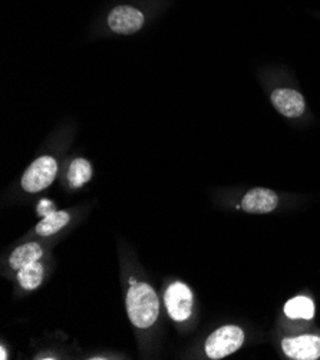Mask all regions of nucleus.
<instances>
[{"mask_svg": "<svg viewBox=\"0 0 320 360\" xmlns=\"http://www.w3.org/2000/svg\"><path fill=\"white\" fill-rule=\"evenodd\" d=\"M92 178V165L84 158H77L70 162L68 179L72 187H82Z\"/></svg>", "mask_w": 320, "mask_h": 360, "instance_id": "13", "label": "nucleus"}, {"mask_svg": "<svg viewBox=\"0 0 320 360\" xmlns=\"http://www.w3.org/2000/svg\"><path fill=\"white\" fill-rule=\"evenodd\" d=\"M279 202V197L274 191L267 188H253L241 200V208L250 214H267L271 212Z\"/></svg>", "mask_w": 320, "mask_h": 360, "instance_id": "8", "label": "nucleus"}, {"mask_svg": "<svg viewBox=\"0 0 320 360\" xmlns=\"http://www.w3.org/2000/svg\"><path fill=\"white\" fill-rule=\"evenodd\" d=\"M281 349L288 357L295 360H316L320 357V338L305 335L284 339L281 342Z\"/></svg>", "mask_w": 320, "mask_h": 360, "instance_id": "7", "label": "nucleus"}, {"mask_svg": "<svg viewBox=\"0 0 320 360\" xmlns=\"http://www.w3.org/2000/svg\"><path fill=\"white\" fill-rule=\"evenodd\" d=\"M44 256V250L38 243H26L19 245L9 257V266L13 270H20L22 267L39 262Z\"/></svg>", "mask_w": 320, "mask_h": 360, "instance_id": "9", "label": "nucleus"}, {"mask_svg": "<svg viewBox=\"0 0 320 360\" xmlns=\"http://www.w3.org/2000/svg\"><path fill=\"white\" fill-rule=\"evenodd\" d=\"M106 25L117 34H134L146 25V15L129 5H120L111 9Z\"/></svg>", "mask_w": 320, "mask_h": 360, "instance_id": "4", "label": "nucleus"}, {"mask_svg": "<svg viewBox=\"0 0 320 360\" xmlns=\"http://www.w3.org/2000/svg\"><path fill=\"white\" fill-rule=\"evenodd\" d=\"M164 302L172 320L184 321L191 316L193 293L187 284L181 281L172 283L164 295Z\"/></svg>", "mask_w": 320, "mask_h": 360, "instance_id": "5", "label": "nucleus"}, {"mask_svg": "<svg viewBox=\"0 0 320 360\" xmlns=\"http://www.w3.org/2000/svg\"><path fill=\"white\" fill-rule=\"evenodd\" d=\"M271 103L276 110L288 118H297L303 115L306 102L300 92L290 88H277L270 95Z\"/></svg>", "mask_w": 320, "mask_h": 360, "instance_id": "6", "label": "nucleus"}, {"mask_svg": "<svg viewBox=\"0 0 320 360\" xmlns=\"http://www.w3.org/2000/svg\"><path fill=\"white\" fill-rule=\"evenodd\" d=\"M0 359H2V360H6V359H8V353H6V350H5L4 346L0 347Z\"/></svg>", "mask_w": 320, "mask_h": 360, "instance_id": "14", "label": "nucleus"}, {"mask_svg": "<svg viewBox=\"0 0 320 360\" xmlns=\"http://www.w3.org/2000/svg\"><path fill=\"white\" fill-rule=\"evenodd\" d=\"M58 174V162L51 155L39 157L34 160L25 171L20 186L26 193L34 194L48 188Z\"/></svg>", "mask_w": 320, "mask_h": 360, "instance_id": "2", "label": "nucleus"}, {"mask_svg": "<svg viewBox=\"0 0 320 360\" xmlns=\"http://www.w3.org/2000/svg\"><path fill=\"white\" fill-rule=\"evenodd\" d=\"M127 310L132 325L139 329L153 326L160 314L158 296L147 283H135L127 295Z\"/></svg>", "mask_w": 320, "mask_h": 360, "instance_id": "1", "label": "nucleus"}, {"mask_svg": "<svg viewBox=\"0 0 320 360\" xmlns=\"http://www.w3.org/2000/svg\"><path fill=\"white\" fill-rule=\"evenodd\" d=\"M69 223V214L66 211H51L49 214L44 215V219L37 226V233L39 236L48 237L58 233Z\"/></svg>", "mask_w": 320, "mask_h": 360, "instance_id": "11", "label": "nucleus"}, {"mask_svg": "<svg viewBox=\"0 0 320 360\" xmlns=\"http://www.w3.org/2000/svg\"><path fill=\"white\" fill-rule=\"evenodd\" d=\"M244 342V332L238 326H223L212 332L205 342V354L212 359H223L237 352Z\"/></svg>", "mask_w": 320, "mask_h": 360, "instance_id": "3", "label": "nucleus"}, {"mask_svg": "<svg viewBox=\"0 0 320 360\" xmlns=\"http://www.w3.org/2000/svg\"><path fill=\"white\" fill-rule=\"evenodd\" d=\"M284 314H286L289 319L310 320L314 316V304L309 297H305V296L293 297L284 304Z\"/></svg>", "mask_w": 320, "mask_h": 360, "instance_id": "12", "label": "nucleus"}, {"mask_svg": "<svg viewBox=\"0 0 320 360\" xmlns=\"http://www.w3.org/2000/svg\"><path fill=\"white\" fill-rule=\"evenodd\" d=\"M44 280V264L39 262L30 263L18 270V281L25 290L38 289Z\"/></svg>", "mask_w": 320, "mask_h": 360, "instance_id": "10", "label": "nucleus"}]
</instances>
